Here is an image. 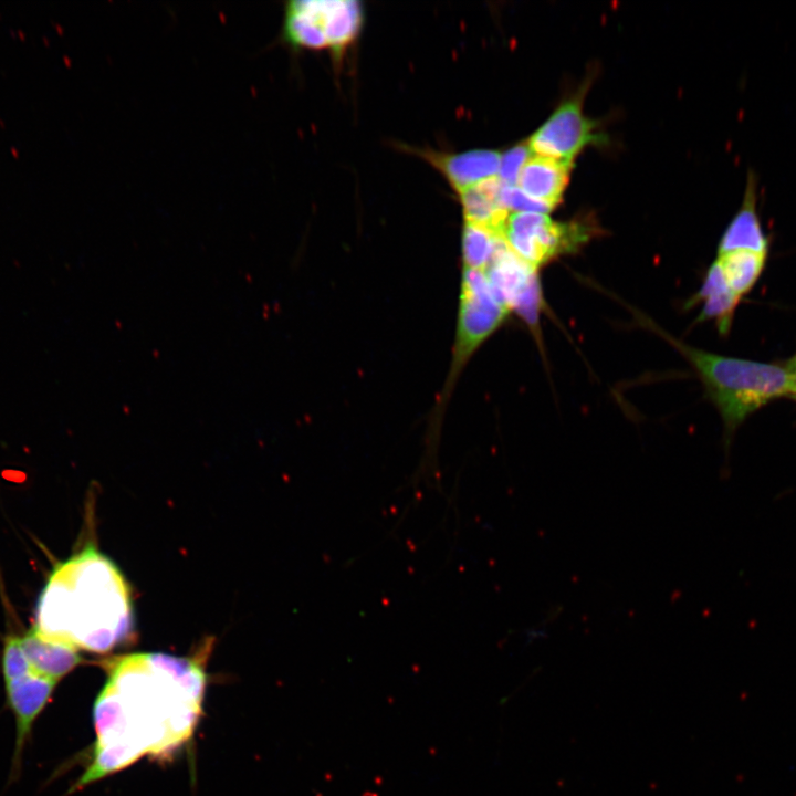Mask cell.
<instances>
[{
	"label": "cell",
	"mask_w": 796,
	"mask_h": 796,
	"mask_svg": "<svg viewBox=\"0 0 796 796\" xmlns=\"http://www.w3.org/2000/svg\"><path fill=\"white\" fill-rule=\"evenodd\" d=\"M104 663L107 679L93 708L94 750L72 790L145 755L172 752L192 735L201 715L206 673L196 657L139 652Z\"/></svg>",
	"instance_id": "6da1fadb"
},
{
	"label": "cell",
	"mask_w": 796,
	"mask_h": 796,
	"mask_svg": "<svg viewBox=\"0 0 796 796\" xmlns=\"http://www.w3.org/2000/svg\"><path fill=\"white\" fill-rule=\"evenodd\" d=\"M33 626L77 650H113L134 628L124 575L94 545H86L52 569L38 598Z\"/></svg>",
	"instance_id": "7a4b0ae2"
},
{
	"label": "cell",
	"mask_w": 796,
	"mask_h": 796,
	"mask_svg": "<svg viewBox=\"0 0 796 796\" xmlns=\"http://www.w3.org/2000/svg\"><path fill=\"white\" fill-rule=\"evenodd\" d=\"M636 317L677 348L695 369L722 417L726 452L734 431L751 413L793 391L786 367L704 352L677 339L650 318L638 313Z\"/></svg>",
	"instance_id": "3957f363"
},
{
	"label": "cell",
	"mask_w": 796,
	"mask_h": 796,
	"mask_svg": "<svg viewBox=\"0 0 796 796\" xmlns=\"http://www.w3.org/2000/svg\"><path fill=\"white\" fill-rule=\"evenodd\" d=\"M593 228L583 221L556 222L546 213L514 212L509 216L503 239L530 265L540 266L573 253L591 237Z\"/></svg>",
	"instance_id": "277c9868"
},
{
	"label": "cell",
	"mask_w": 796,
	"mask_h": 796,
	"mask_svg": "<svg viewBox=\"0 0 796 796\" xmlns=\"http://www.w3.org/2000/svg\"><path fill=\"white\" fill-rule=\"evenodd\" d=\"M483 272L498 300L536 327L543 301L537 269L516 255L503 239Z\"/></svg>",
	"instance_id": "5b68a950"
},
{
	"label": "cell",
	"mask_w": 796,
	"mask_h": 796,
	"mask_svg": "<svg viewBox=\"0 0 796 796\" xmlns=\"http://www.w3.org/2000/svg\"><path fill=\"white\" fill-rule=\"evenodd\" d=\"M483 271L465 269L461 285L457 360L461 363L504 321L509 313Z\"/></svg>",
	"instance_id": "8992f818"
},
{
	"label": "cell",
	"mask_w": 796,
	"mask_h": 796,
	"mask_svg": "<svg viewBox=\"0 0 796 796\" xmlns=\"http://www.w3.org/2000/svg\"><path fill=\"white\" fill-rule=\"evenodd\" d=\"M596 140H600V136L593 121L583 113L582 97H573L531 136L527 146L537 156L573 164L574 157Z\"/></svg>",
	"instance_id": "52a82bcc"
},
{
	"label": "cell",
	"mask_w": 796,
	"mask_h": 796,
	"mask_svg": "<svg viewBox=\"0 0 796 796\" xmlns=\"http://www.w3.org/2000/svg\"><path fill=\"white\" fill-rule=\"evenodd\" d=\"M56 683L33 671L4 683L7 703L15 720L12 777L18 776L22 753L33 724L51 701Z\"/></svg>",
	"instance_id": "ba28073f"
},
{
	"label": "cell",
	"mask_w": 796,
	"mask_h": 796,
	"mask_svg": "<svg viewBox=\"0 0 796 796\" xmlns=\"http://www.w3.org/2000/svg\"><path fill=\"white\" fill-rule=\"evenodd\" d=\"M21 640L32 671L55 682L81 663L76 648L44 636L34 626Z\"/></svg>",
	"instance_id": "9c48e42d"
},
{
	"label": "cell",
	"mask_w": 796,
	"mask_h": 796,
	"mask_svg": "<svg viewBox=\"0 0 796 796\" xmlns=\"http://www.w3.org/2000/svg\"><path fill=\"white\" fill-rule=\"evenodd\" d=\"M572 166L543 156H530L516 184L526 196L553 209L563 196Z\"/></svg>",
	"instance_id": "30bf717a"
},
{
	"label": "cell",
	"mask_w": 796,
	"mask_h": 796,
	"mask_svg": "<svg viewBox=\"0 0 796 796\" xmlns=\"http://www.w3.org/2000/svg\"><path fill=\"white\" fill-rule=\"evenodd\" d=\"M748 181L743 205L721 238L719 254L739 250L768 253L769 240L762 229L756 209V185L752 177Z\"/></svg>",
	"instance_id": "8fae6325"
},
{
	"label": "cell",
	"mask_w": 796,
	"mask_h": 796,
	"mask_svg": "<svg viewBox=\"0 0 796 796\" xmlns=\"http://www.w3.org/2000/svg\"><path fill=\"white\" fill-rule=\"evenodd\" d=\"M321 23L327 45L339 53L353 41L362 24V7L355 0H304Z\"/></svg>",
	"instance_id": "7c38bea8"
},
{
	"label": "cell",
	"mask_w": 796,
	"mask_h": 796,
	"mask_svg": "<svg viewBox=\"0 0 796 796\" xmlns=\"http://www.w3.org/2000/svg\"><path fill=\"white\" fill-rule=\"evenodd\" d=\"M740 296L732 292L725 282L722 270L716 262L712 263L699 292L688 302L689 306L702 304L698 322L713 320L720 334L726 335Z\"/></svg>",
	"instance_id": "4fadbf2b"
},
{
	"label": "cell",
	"mask_w": 796,
	"mask_h": 796,
	"mask_svg": "<svg viewBox=\"0 0 796 796\" xmlns=\"http://www.w3.org/2000/svg\"><path fill=\"white\" fill-rule=\"evenodd\" d=\"M433 164L461 191L499 174L501 156L493 150H471L455 155H431Z\"/></svg>",
	"instance_id": "5bb4252c"
},
{
	"label": "cell",
	"mask_w": 796,
	"mask_h": 796,
	"mask_svg": "<svg viewBox=\"0 0 796 796\" xmlns=\"http://www.w3.org/2000/svg\"><path fill=\"white\" fill-rule=\"evenodd\" d=\"M768 253L739 250L719 254V263L726 284L737 296L751 291L761 276Z\"/></svg>",
	"instance_id": "9a60e30c"
},
{
	"label": "cell",
	"mask_w": 796,
	"mask_h": 796,
	"mask_svg": "<svg viewBox=\"0 0 796 796\" xmlns=\"http://www.w3.org/2000/svg\"><path fill=\"white\" fill-rule=\"evenodd\" d=\"M282 36L297 48L321 49L327 46L323 28L303 0L290 1L285 6Z\"/></svg>",
	"instance_id": "2e32d148"
},
{
	"label": "cell",
	"mask_w": 796,
	"mask_h": 796,
	"mask_svg": "<svg viewBox=\"0 0 796 796\" xmlns=\"http://www.w3.org/2000/svg\"><path fill=\"white\" fill-rule=\"evenodd\" d=\"M501 240L503 238L490 229L465 222L462 235V254L465 269L484 271Z\"/></svg>",
	"instance_id": "e0dca14e"
},
{
	"label": "cell",
	"mask_w": 796,
	"mask_h": 796,
	"mask_svg": "<svg viewBox=\"0 0 796 796\" xmlns=\"http://www.w3.org/2000/svg\"><path fill=\"white\" fill-rule=\"evenodd\" d=\"M1 671L4 683L32 671L20 636L12 633L6 636L1 653Z\"/></svg>",
	"instance_id": "ac0fdd59"
},
{
	"label": "cell",
	"mask_w": 796,
	"mask_h": 796,
	"mask_svg": "<svg viewBox=\"0 0 796 796\" xmlns=\"http://www.w3.org/2000/svg\"><path fill=\"white\" fill-rule=\"evenodd\" d=\"M501 202L509 211L546 213L552 210L545 203L526 196L519 187L504 184L501 192Z\"/></svg>",
	"instance_id": "d6986e66"
},
{
	"label": "cell",
	"mask_w": 796,
	"mask_h": 796,
	"mask_svg": "<svg viewBox=\"0 0 796 796\" xmlns=\"http://www.w3.org/2000/svg\"><path fill=\"white\" fill-rule=\"evenodd\" d=\"M527 145H519L507 150L501 158L499 178L506 185L515 186L519 174L530 157Z\"/></svg>",
	"instance_id": "ffe728a7"
},
{
	"label": "cell",
	"mask_w": 796,
	"mask_h": 796,
	"mask_svg": "<svg viewBox=\"0 0 796 796\" xmlns=\"http://www.w3.org/2000/svg\"><path fill=\"white\" fill-rule=\"evenodd\" d=\"M786 368H787V371H788V375L790 378V383H792V388H793L792 392H794V391H796V355L789 360Z\"/></svg>",
	"instance_id": "44dd1931"
},
{
	"label": "cell",
	"mask_w": 796,
	"mask_h": 796,
	"mask_svg": "<svg viewBox=\"0 0 796 796\" xmlns=\"http://www.w3.org/2000/svg\"><path fill=\"white\" fill-rule=\"evenodd\" d=\"M363 796H377V795L374 794V793L368 792V793H365Z\"/></svg>",
	"instance_id": "7402d4cb"
},
{
	"label": "cell",
	"mask_w": 796,
	"mask_h": 796,
	"mask_svg": "<svg viewBox=\"0 0 796 796\" xmlns=\"http://www.w3.org/2000/svg\"><path fill=\"white\" fill-rule=\"evenodd\" d=\"M790 397L796 400V391L792 392Z\"/></svg>",
	"instance_id": "603a6c76"
}]
</instances>
